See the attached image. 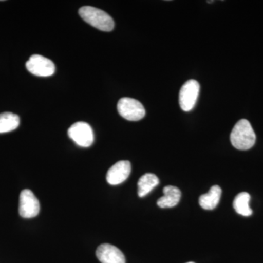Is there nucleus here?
Listing matches in <instances>:
<instances>
[{
	"label": "nucleus",
	"instance_id": "15",
	"mask_svg": "<svg viewBox=\"0 0 263 263\" xmlns=\"http://www.w3.org/2000/svg\"><path fill=\"white\" fill-rule=\"evenodd\" d=\"M187 263H195V262H187Z\"/></svg>",
	"mask_w": 263,
	"mask_h": 263
},
{
	"label": "nucleus",
	"instance_id": "1",
	"mask_svg": "<svg viewBox=\"0 0 263 263\" xmlns=\"http://www.w3.org/2000/svg\"><path fill=\"white\" fill-rule=\"evenodd\" d=\"M230 141L238 150H249L254 146L256 135L248 120L240 119L235 124L230 134Z\"/></svg>",
	"mask_w": 263,
	"mask_h": 263
},
{
	"label": "nucleus",
	"instance_id": "7",
	"mask_svg": "<svg viewBox=\"0 0 263 263\" xmlns=\"http://www.w3.org/2000/svg\"><path fill=\"white\" fill-rule=\"evenodd\" d=\"M29 72L40 77H48L54 73L55 65L49 59L39 54H34L26 63Z\"/></svg>",
	"mask_w": 263,
	"mask_h": 263
},
{
	"label": "nucleus",
	"instance_id": "6",
	"mask_svg": "<svg viewBox=\"0 0 263 263\" xmlns=\"http://www.w3.org/2000/svg\"><path fill=\"white\" fill-rule=\"evenodd\" d=\"M39 200L31 190H24L19 197V214L25 219H30L38 215L40 212Z\"/></svg>",
	"mask_w": 263,
	"mask_h": 263
},
{
	"label": "nucleus",
	"instance_id": "13",
	"mask_svg": "<svg viewBox=\"0 0 263 263\" xmlns=\"http://www.w3.org/2000/svg\"><path fill=\"white\" fill-rule=\"evenodd\" d=\"M20 119L16 114L5 112L0 114V133H9L17 129Z\"/></svg>",
	"mask_w": 263,
	"mask_h": 263
},
{
	"label": "nucleus",
	"instance_id": "12",
	"mask_svg": "<svg viewBox=\"0 0 263 263\" xmlns=\"http://www.w3.org/2000/svg\"><path fill=\"white\" fill-rule=\"evenodd\" d=\"M160 183V180L156 175L146 174L140 178L138 183V196L143 197L150 193L154 188Z\"/></svg>",
	"mask_w": 263,
	"mask_h": 263
},
{
	"label": "nucleus",
	"instance_id": "8",
	"mask_svg": "<svg viewBox=\"0 0 263 263\" xmlns=\"http://www.w3.org/2000/svg\"><path fill=\"white\" fill-rule=\"evenodd\" d=\"M130 173V162L127 160L119 161L108 170L106 180L109 184L119 185L127 179Z\"/></svg>",
	"mask_w": 263,
	"mask_h": 263
},
{
	"label": "nucleus",
	"instance_id": "11",
	"mask_svg": "<svg viewBox=\"0 0 263 263\" xmlns=\"http://www.w3.org/2000/svg\"><path fill=\"white\" fill-rule=\"evenodd\" d=\"M221 189L218 185H214L209 193L202 195L199 198V204L205 210H213L220 201Z\"/></svg>",
	"mask_w": 263,
	"mask_h": 263
},
{
	"label": "nucleus",
	"instance_id": "14",
	"mask_svg": "<svg viewBox=\"0 0 263 263\" xmlns=\"http://www.w3.org/2000/svg\"><path fill=\"white\" fill-rule=\"evenodd\" d=\"M250 195L247 193H240L235 197L233 200V208L235 212L240 215L249 216L252 214V210L249 207Z\"/></svg>",
	"mask_w": 263,
	"mask_h": 263
},
{
	"label": "nucleus",
	"instance_id": "2",
	"mask_svg": "<svg viewBox=\"0 0 263 263\" xmlns=\"http://www.w3.org/2000/svg\"><path fill=\"white\" fill-rule=\"evenodd\" d=\"M79 13L86 23L103 32H110L114 28L113 18L103 10L84 6L79 9Z\"/></svg>",
	"mask_w": 263,
	"mask_h": 263
},
{
	"label": "nucleus",
	"instance_id": "4",
	"mask_svg": "<svg viewBox=\"0 0 263 263\" xmlns=\"http://www.w3.org/2000/svg\"><path fill=\"white\" fill-rule=\"evenodd\" d=\"M68 136L78 146H91L94 142V133L91 126L84 122H76L68 129Z\"/></svg>",
	"mask_w": 263,
	"mask_h": 263
},
{
	"label": "nucleus",
	"instance_id": "5",
	"mask_svg": "<svg viewBox=\"0 0 263 263\" xmlns=\"http://www.w3.org/2000/svg\"><path fill=\"white\" fill-rule=\"evenodd\" d=\"M200 93V84L197 81L190 80L183 85L179 93V105L183 111L193 110Z\"/></svg>",
	"mask_w": 263,
	"mask_h": 263
},
{
	"label": "nucleus",
	"instance_id": "3",
	"mask_svg": "<svg viewBox=\"0 0 263 263\" xmlns=\"http://www.w3.org/2000/svg\"><path fill=\"white\" fill-rule=\"evenodd\" d=\"M119 114L128 121H139L146 115L144 107L136 99L123 98L117 104Z\"/></svg>",
	"mask_w": 263,
	"mask_h": 263
},
{
	"label": "nucleus",
	"instance_id": "9",
	"mask_svg": "<svg viewBox=\"0 0 263 263\" xmlns=\"http://www.w3.org/2000/svg\"><path fill=\"white\" fill-rule=\"evenodd\" d=\"M96 255L101 263H126L125 257L122 251L109 243L99 246Z\"/></svg>",
	"mask_w": 263,
	"mask_h": 263
},
{
	"label": "nucleus",
	"instance_id": "10",
	"mask_svg": "<svg viewBox=\"0 0 263 263\" xmlns=\"http://www.w3.org/2000/svg\"><path fill=\"white\" fill-rule=\"evenodd\" d=\"M164 196L157 200V205L162 209L173 208L179 204L181 193L179 188L174 186H167L163 189Z\"/></svg>",
	"mask_w": 263,
	"mask_h": 263
}]
</instances>
